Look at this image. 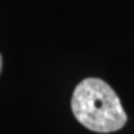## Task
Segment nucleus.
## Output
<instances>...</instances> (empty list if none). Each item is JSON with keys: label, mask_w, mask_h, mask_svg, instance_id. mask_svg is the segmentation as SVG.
I'll use <instances>...</instances> for the list:
<instances>
[{"label": "nucleus", "mask_w": 134, "mask_h": 134, "mask_svg": "<svg viewBox=\"0 0 134 134\" xmlns=\"http://www.w3.org/2000/svg\"><path fill=\"white\" fill-rule=\"evenodd\" d=\"M71 108L76 119L87 129L112 133L122 129L127 114L113 88L99 78H86L73 91Z\"/></svg>", "instance_id": "f257e3e1"}, {"label": "nucleus", "mask_w": 134, "mask_h": 134, "mask_svg": "<svg viewBox=\"0 0 134 134\" xmlns=\"http://www.w3.org/2000/svg\"><path fill=\"white\" fill-rule=\"evenodd\" d=\"M1 66H3V61H1V55H0V72H1Z\"/></svg>", "instance_id": "f03ea898"}]
</instances>
